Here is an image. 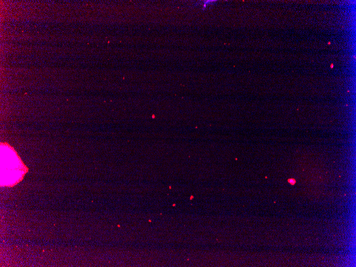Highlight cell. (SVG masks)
I'll return each mask as SVG.
<instances>
[{
	"instance_id": "obj_2",
	"label": "cell",
	"mask_w": 356,
	"mask_h": 267,
	"mask_svg": "<svg viewBox=\"0 0 356 267\" xmlns=\"http://www.w3.org/2000/svg\"><path fill=\"white\" fill-rule=\"evenodd\" d=\"M288 182L290 183L291 185H294L296 184V180L294 179H290L288 180Z\"/></svg>"
},
{
	"instance_id": "obj_1",
	"label": "cell",
	"mask_w": 356,
	"mask_h": 267,
	"mask_svg": "<svg viewBox=\"0 0 356 267\" xmlns=\"http://www.w3.org/2000/svg\"><path fill=\"white\" fill-rule=\"evenodd\" d=\"M1 186H14L23 179L28 169L9 144L1 143Z\"/></svg>"
}]
</instances>
